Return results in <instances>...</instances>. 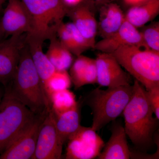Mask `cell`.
Here are the masks:
<instances>
[{
  "instance_id": "cell-18",
  "label": "cell",
  "mask_w": 159,
  "mask_h": 159,
  "mask_svg": "<svg viewBox=\"0 0 159 159\" xmlns=\"http://www.w3.org/2000/svg\"><path fill=\"white\" fill-rule=\"evenodd\" d=\"M55 117L57 133L61 142L64 145L81 126L79 103L70 110L55 115Z\"/></svg>"
},
{
  "instance_id": "cell-26",
  "label": "cell",
  "mask_w": 159,
  "mask_h": 159,
  "mask_svg": "<svg viewBox=\"0 0 159 159\" xmlns=\"http://www.w3.org/2000/svg\"><path fill=\"white\" fill-rule=\"evenodd\" d=\"M57 35L59 37L58 39L62 46L67 49L72 54H74L75 50L70 32L66 24L63 22L57 29Z\"/></svg>"
},
{
  "instance_id": "cell-2",
  "label": "cell",
  "mask_w": 159,
  "mask_h": 159,
  "mask_svg": "<svg viewBox=\"0 0 159 159\" xmlns=\"http://www.w3.org/2000/svg\"><path fill=\"white\" fill-rule=\"evenodd\" d=\"M133 88L131 99L122 112L124 129L134 145L145 148L152 143L159 120L153 117L145 87L135 79Z\"/></svg>"
},
{
  "instance_id": "cell-33",
  "label": "cell",
  "mask_w": 159,
  "mask_h": 159,
  "mask_svg": "<svg viewBox=\"0 0 159 159\" xmlns=\"http://www.w3.org/2000/svg\"><path fill=\"white\" fill-rule=\"evenodd\" d=\"M3 94H2V91L0 90V102H1Z\"/></svg>"
},
{
  "instance_id": "cell-27",
  "label": "cell",
  "mask_w": 159,
  "mask_h": 159,
  "mask_svg": "<svg viewBox=\"0 0 159 159\" xmlns=\"http://www.w3.org/2000/svg\"><path fill=\"white\" fill-rule=\"evenodd\" d=\"M146 91L147 97L156 118L159 119V86Z\"/></svg>"
},
{
  "instance_id": "cell-13",
  "label": "cell",
  "mask_w": 159,
  "mask_h": 159,
  "mask_svg": "<svg viewBox=\"0 0 159 159\" xmlns=\"http://www.w3.org/2000/svg\"><path fill=\"white\" fill-rule=\"evenodd\" d=\"M127 45L136 46L149 50L143 41L140 31L125 19L116 32L96 43L93 49L111 54L120 47Z\"/></svg>"
},
{
  "instance_id": "cell-9",
  "label": "cell",
  "mask_w": 159,
  "mask_h": 159,
  "mask_svg": "<svg viewBox=\"0 0 159 159\" xmlns=\"http://www.w3.org/2000/svg\"><path fill=\"white\" fill-rule=\"evenodd\" d=\"M66 159H92L97 157L104 147L102 139L91 127L80 126L69 139Z\"/></svg>"
},
{
  "instance_id": "cell-24",
  "label": "cell",
  "mask_w": 159,
  "mask_h": 159,
  "mask_svg": "<svg viewBox=\"0 0 159 159\" xmlns=\"http://www.w3.org/2000/svg\"><path fill=\"white\" fill-rule=\"evenodd\" d=\"M143 41L149 50L159 51V23L154 22L140 31Z\"/></svg>"
},
{
  "instance_id": "cell-28",
  "label": "cell",
  "mask_w": 159,
  "mask_h": 159,
  "mask_svg": "<svg viewBox=\"0 0 159 159\" xmlns=\"http://www.w3.org/2000/svg\"><path fill=\"white\" fill-rule=\"evenodd\" d=\"M63 2L69 9L74 8L85 2L87 0H62Z\"/></svg>"
},
{
  "instance_id": "cell-20",
  "label": "cell",
  "mask_w": 159,
  "mask_h": 159,
  "mask_svg": "<svg viewBox=\"0 0 159 159\" xmlns=\"http://www.w3.org/2000/svg\"><path fill=\"white\" fill-rule=\"evenodd\" d=\"M49 48L46 54L57 70H67L73 61V54L61 43L57 35L50 39Z\"/></svg>"
},
{
  "instance_id": "cell-10",
  "label": "cell",
  "mask_w": 159,
  "mask_h": 159,
  "mask_svg": "<svg viewBox=\"0 0 159 159\" xmlns=\"http://www.w3.org/2000/svg\"><path fill=\"white\" fill-rule=\"evenodd\" d=\"M27 34H13L0 42V83L6 86L17 69Z\"/></svg>"
},
{
  "instance_id": "cell-22",
  "label": "cell",
  "mask_w": 159,
  "mask_h": 159,
  "mask_svg": "<svg viewBox=\"0 0 159 159\" xmlns=\"http://www.w3.org/2000/svg\"><path fill=\"white\" fill-rule=\"evenodd\" d=\"M71 83L70 77L67 71L56 70L47 80L44 86V89L49 101H50V96L53 93L69 89Z\"/></svg>"
},
{
  "instance_id": "cell-30",
  "label": "cell",
  "mask_w": 159,
  "mask_h": 159,
  "mask_svg": "<svg viewBox=\"0 0 159 159\" xmlns=\"http://www.w3.org/2000/svg\"><path fill=\"white\" fill-rule=\"evenodd\" d=\"M93 1L94 2L101 6V5H104V4H107V3L112 2L116 0H93Z\"/></svg>"
},
{
  "instance_id": "cell-5",
  "label": "cell",
  "mask_w": 159,
  "mask_h": 159,
  "mask_svg": "<svg viewBox=\"0 0 159 159\" xmlns=\"http://www.w3.org/2000/svg\"><path fill=\"white\" fill-rule=\"evenodd\" d=\"M29 11L31 30L27 34L44 41L57 35L69 9L62 0H21Z\"/></svg>"
},
{
  "instance_id": "cell-23",
  "label": "cell",
  "mask_w": 159,
  "mask_h": 159,
  "mask_svg": "<svg viewBox=\"0 0 159 159\" xmlns=\"http://www.w3.org/2000/svg\"><path fill=\"white\" fill-rule=\"evenodd\" d=\"M70 66V75L75 88L83 86L84 80L87 74L88 69L91 58L82 54L77 56Z\"/></svg>"
},
{
  "instance_id": "cell-7",
  "label": "cell",
  "mask_w": 159,
  "mask_h": 159,
  "mask_svg": "<svg viewBox=\"0 0 159 159\" xmlns=\"http://www.w3.org/2000/svg\"><path fill=\"white\" fill-rule=\"evenodd\" d=\"M49 111L36 115L9 143L0 155V159H32L36 148L41 125Z\"/></svg>"
},
{
  "instance_id": "cell-1",
  "label": "cell",
  "mask_w": 159,
  "mask_h": 159,
  "mask_svg": "<svg viewBox=\"0 0 159 159\" xmlns=\"http://www.w3.org/2000/svg\"><path fill=\"white\" fill-rule=\"evenodd\" d=\"M6 89L35 115L43 114L51 105L35 69L29 48H23L17 69Z\"/></svg>"
},
{
  "instance_id": "cell-16",
  "label": "cell",
  "mask_w": 159,
  "mask_h": 159,
  "mask_svg": "<svg viewBox=\"0 0 159 159\" xmlns=\"http://www.w3.org/2000/svg\"><path fill=\"white\" fill-rule=\"evenodd\" d=\"M125 20V14L117 3L101 5L97 33L102 39L109 37L120 29Z\"/></svg>"
},
{
  "instance_id": "cell-19",
  "label": "cell",
  "mask_w": 159,
  "mask_h": 159,
  "mask_svg": "<svg viewBox=\"0 0 159 159\" xmlns=\"http://www.w3.org/2000/svg\"><path fill=\"white\" fill-rule=\"evenodd\" d=\"M159 13V0H150L139 6L129 8L125 19L135 28L143 27L151 21Z\"/></svg>"
},
{
  "instance_id": "cell-32",
  "label": "cell",
  "mask_w": 159,
  "mask_h": 159,
  "mask_svg": "<svg viewBox=\"0 0 159 159\" xmlns=\"http://www.w3.org/2000/svg\"><path fill=\"white\" fill-rule=\"evenodd\" d=\"M6 1H7V0H0V12H1V10H2V6L3 3L5 2Z\"/></svg>"
},
{
  "instance_id": "cell-6",
  "label": "cell",
  "mask_w": 159,
  "mask_h": 159,
  "mask_svg": "<svg viewBox=\"0 0 159 159\" xmlns=\"http://www.w3.org/2000/svg\"><path fill=\"white\" fill-rule=\"evenodd\" d=\"M36 116L6 89L0 102V155Z\"/></svg>"
},
{
  "instance_id": "cell-25",
  "label": "cell",
  "mask_w": 159,
  "mask_h": 159,
  "mask_svg": "<svg viewBox=\"0 0 159 159\" xmlns=\"http://www.w3.org/2000/svg\"><path fill=\"white\" fill-rule=\"evenodd\" d=\"M66 25L70 30L72 36L75 50L74 55L76 56H79L81 55L84 51L92 48L89 43L83 36L73 23H66Z\"/></svg>"
},
{
  "instance_id": "cell-17",
  "label": "cell",
  "mask_w": 159,
  "mask_h": 159,
  "mask_svg": "<svg viewBox=\"0 0 159 159\" xmlns=\"http://www.w3.org/2000/svg\"><path fill=\"white\" fill-rule=\"evenodd\" d=\"M43 42L44 41L38 38L29 34H27L26 35V44L29 48L31 59L39 75L44 89L47 80L56 70L50 62L46 54L43 53Z\"/></svg>"
},
{
  "instance_id": "cell-4",
  "label": "cell",
  "mask_w": 159,
  "mask_h": 159,
  "mask_svg": "<svg viewBox=\"0 0 159 159\" xmlns=\"http://www.w3.org/2000/svg\"><path fill=\"white\" fill-rule=\"evenodd\" d=\"M133 89V84L94 89L89 100L93 115L91 128L100 130L120 116L131 99Z\"/></svg>"
},
{
  "instance_id": "cell-12",
  "label": "cell",
  "mask_w": 159,
  "mask_h": 159,
  "mask_svg": "<svg viewBox=\"0 0 159 159\" xmlns=\"http://www.w3.org/2000/svg\"><path fill=\"white\" fill-rule=\"evenodd\" d=\"M1 24L6 38L13 34L31 32V16L21 0H9Z\"/></svg>"
},
{
  "instance_id": "cell-11",
  "label": "cell",
  "mask_w": 159,
  "mask_h": 159,
  "mask_svg": "<svg viewBox=\"0 0 159 159\" xmlns=\"http://www.w3.org/2000/svg\"><path fill=\"white\" fill-rule=\"evenodd\" d=\"M97 83L107 88L131 85L130 75L121 67L116 59L110 53L101 52L96 59Z\"/></svg>"
},
{
  "instance_id": "cell-31",
  "label": "cell",
  "mask_w": 159,
  "mask_h": 159,
  "mask_svg": "<svg viewBox=\"0 0 159 159\" xmlns=\"http://www.w3.org/2000/svg\"><path fill=\"white\" fill-rule=\"evenodd\" d=\"M6 38L5 34H4L2 29V27H1V18H0V42L2 41V40Z\"/></svg>"
},
{
  "instance_id": "cell-34",
  "label": "cell",
  "mask_w": 159,
  "mask_h": 159,
  "mask_svg": "<svg viewBox=\"0 0 159 159\" xmlns=\"http://www.w3.org/2000/svg\"><path fill=\"white\" fill-rule=\"evenodd\" d=\"M8 1H9V0H8Z\"/></svg>"
},
{
  "instance_id": "cell-29",
  "label": "cell",
  "mask_w": 159,
  "mask_h": 159,
  "mask_svg": "<svg viewBox=\"0 0 159 159\" xmlns=\"http://www.w3.org/2000/svg\"><path fill=\"white\" fill-rule=\"evenodd\" d=\"M150 1V0H122L124 5L129 8L133 6L142 5Z\"/></svg>"
},
{
  "instance_id": "cell-3",
  "label": "cell",
  "mask_w": 159,
  "mask_h": 159,
  "mask_svg": "<svg viewBox=\"0 0 159 159\" xmlns=\"http://www.w3.org/2000/svg\"><path fill=\"white\" fill-rule=\"evenodd\" d=\"M111 54L146 90L159 86V51L127 45L120 47Z\"/></svg>"
},
{
  "instance_id": "cell-8",
  "label": "cell",
  "mask_w": 159,
  "mask_h": 159,
  "mask_svg": "<svg viewBox=\"0 0 159 159\" xmlns=\"http://www.w3.org/2000/svg\"><path fill=\"white\" fill-rule=\"evenodd\" d=\"M63 145L56 128L55 115L51 108L41 125L35 152L31 159H61Z\"/></svg>"
},
{
  "instance_id": "cell-14",
  "label": "cell",
  "mask_w": 159,
  "mask_h": 159,
  "mask_svg": "<svg viewBox=\"0 0 159 159\" xmlns=\"http://www.w3.org/2000/svg\"><path fill=\"white\" fill-rule=\"evenodd\" d=\"M88 1L74 8L69 9L67 15L70 16L78 31L89 42L93 49L98 31V23L91 6Z\"/></svg>"
},
{
  "instance_id": "cell-21",
  "label": "cell",
  "mask_w": 159,
  "mask_h": 159,
  "mask_svg": "<svg viewBox=\"0 0 159 159\" xmlns=\"http://www.w3.org/2000/svg\"><path fill=\"white\" fill-rule=\"evenodd\" d=\"M49 99L51 108L56 116L74 108L78 103L74 93L69 89L54 92Z\"/></svg>"
},
{
  "instance_id": "cell-15",
  "label": "cell",
  "mask_w": 159,
  "mask_h": 159,
  "mask_svg": "<svg viewBox=\"0 0 159 159\" xmlns=\"http://www.w3.org/2000/svg\"><path fill=\"white\" fill-rule=\"evenodd\" d=\"M108 142L97 157L99 159H129L133 157L126 139L124 126L114 123Z\"/></svg>"
}]
</instances>
